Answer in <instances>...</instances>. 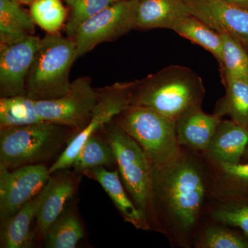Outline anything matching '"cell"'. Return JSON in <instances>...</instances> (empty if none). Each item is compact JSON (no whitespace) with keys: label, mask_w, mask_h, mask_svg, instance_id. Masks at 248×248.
<instances>
[{"label":"cell","mask_w":248,"mask_h":248,"mask_svg":"<svg viewBox=\"0 0 248 248\" xmlns=\"http://www.w3.org/2000/svg\"><path fill=\"white\" fill-rule=\"evenodd\" d=\"M42 122L44 121L37 111L36 100L27 95L0 99V130Z\"/></svg>","instance_id":"cell-24"},{"label":"cell","mask_w":248,"mask_h":248,"mask_svg":"<svg viewBox=\"0 0 248 248\" xmlns=\"http://www.w3.org/2000/svg\"><path fill=\"white\" fill-rule=\"evenodd\" d=\"M132 85L133 81L117 82L97 89V103L89 122L72 138L64 151L49 167L50 174L72 167L77 155L88 139L99 133L122 111L130 107Z\"/></svg>","instance_id":"cell-7"},{"label":"cell","mask_w":248,"mask_h":248,"mask_svg":"<svg viewBox=\"0 0 248 248\" xmlns=\"http://www.w3.org/2000/svg\"><path fill=\"white\" fill-rule=\"evenodd\" d=\"M194 248H248V237L239 230L204 217Z\"/></svg>","instance_id":"cell-22"},{"label":"cell","mask_w":248,"mask_h":248,"mask_svg":"<svg viewBox=\"0 0 248 248\" xmlns=\"http://www.w3.org/2000/svg\"><path fill=\"white\" fill-rule=\"evenodd\" d=\"M114 122L138 142L153 166L168 162L180 150L175 121L151 108L130 106Z\"/></svg>","instance_id":"cell-6"},{"label":"cell","mask_w":248,"mask_h":248,"mask_svg":"<svg viewBox=\"0 0 248 248\" xmlns=\"http://www.w3.org/2000/svg\"><path fill=\"white\" fill-rule=\"evenodd\" d=\"M78 133L48 122L0 130V167L14 170L58 159Z\"/></svg>","instance_id":"cell-3"},{"label":"cell","mask_w":248,"mask_h":248,"mask_svg":"<svg viewBox=\"0 0 248 248\" xmlns=\"http://www.w3.org/2000/svg\"><path fill=\"white\" fill-rule=\"evenodd\" d=\"M192 16L220 34L232 36L248 52V9L224 0H186Z\"/></svg>","instance_id":"cell-12"},{"label":"cell","mask_w":248,"mask_h":248,"mask_svg":"<svg viewBox=\"0 0 248 248\" xmlns=\"http://www.w3.org/2000/svg\"><path fill=\"white\" fill-rule=\"evenodd\" d=\"M76 179L74 173L68 169L50 174L46 184V193L36 217L33 231L35 241L44 240L49 227L63 213L67 202L76 190Z\"/></svg>","instance_id":"cell-13"},{"label":"cell","mask_w":248,"mask_h":248,"mask_svg":"<svg viewBox=\"0 0 248 248\" xmlns=\"http://www.w3.org/2000/svg\"><path fill=\"white\" fill-rule=\"evenodd\" d=\"M116 165L115 156L110 145L100 134L97 133L85 142L72 167L76 172L82 174L86 170L97 166L111 168Z\"/></svg>","instance_id":"cell-26"},{"label":"cell","mask_w":248,"mask_h":248,"mask_svg":"<svg viewBox=\"0 0 248 248\" xmlns=\"http://www.w3.org/2000/svg\"><path fill=\"white\" fill-rule=\"evenodd\" d=\"M223 40L220 71L248 81V52L244 46L228 34H221Z\"/></svg>","instance_id":"cell-29"},{"label":"cell","mask_w":248,"mask_h":248,"mask_svg":"<svg viewBox=\"0 0 248 248\" xmlns=\"http://www.w3.org/2000/svg\"><path fill=\"white\" fill-rule=\"evenodd\" d=\"M46 193V185L16 215L1 222L0 248H30L35 244V237L31 226Z\"/></svg>","instance_id":"cell-18"},{"label":"cell","mask_w":248,"mask_h":248,"mask_svg":"<svg viewBox=\"0 0 248 248\" xmlns=\"http://www.w3.org/2000/svg\"><path fill=\"white\" fill-rule=\"evenodd\" d=\"M223 117L204 112L202 106L190 108L176 121V132L180 146L204 153Z\"/></svg>","instance_id":"cell-15"},{"label":"cell","mask_w":248,"mask_h":248,"mask_svg":"<svg viewBox=\"0 0 248 248\" xmlns=\"http://www.w3.org/2000/svg\"><path fill=\"white\" fill-rule=\"evenodd\" d=\"M226 94L217 102L215 112L248 128V81L221 72Z\"/></svg>","instance_id":"cell-21"},{"label":"cell","mask_w":248,"mask_h":248,"mask_svg":"<svg viewBox=\"0 0 248 248\" xmlns=\"http://www.w3.org/2000/svg\"><path fill=\"white\" fill-rule=\"evenodd\" d=\"M97 100V91L89 77L72 81L68 92L56 99L36 101L44 122L64 125L79 132L89 122Z\"/></svg>","instance_id":"cell-9"},{"label":"cell","mask_w":248,"mask_h":248,"mask_svg":"<svg viewBox=\"0 0 248 248\" xmlns=\"http://www.w3.org/2000/svg\"><path fill=\"white\" fill-rule=\"evenodd\" d=\"M36 24L17 0H0V45H11L34 35Z\"/></svg>","instance_id":"cell-20"},{"label":"cell","mask_w":248,"mask_h":248,"mask_svg":"<svg viewBox=\"0 0 248 248\" xmlns=\"http://www.w3.org/2000/svg\"><path fill=\"white\" fill-rule=\"evenodd\" d=\"M192 16L186 0H140L135 29L172 30L179 21Z\"/></svg>","instance_id":"cell-17"},{"label":"cell","mask_w":248,"mask_h":248,"mask_svg":"<svg viewBox=\"0 0 248 248\" xmlns=\"http://www.w3.org/2000/svg\"><path fill=\"white\" fill-rule=\"evenodd\" d=\"M224 1L248 9V0H224Z\"/></svg>","instance_id":"cell-31"},{"label":"cell","mask_w":248,"mask_h":248,"mask_svg":"<svg viewBox=\"0 0 248 248\" xmlns=\"http://www.w3.org/2000/svg\"><path fill=\"white\" fill-rule=\"evenodd\" d=\"M77 56L73 39L47 33L41 39L27 79L28 97L48 100L64 95L70 87V72Z\"/></svg>","instance_id":"cell-4"},{"label":"cell","mask_w":248,"mask_h":248,"mask_svg":"<svg viewBox=\"0 0 248 248\" xmlns=\"http://www.w3.org/2000/svg\"><path fill=\"white\" fill-rule=\"evenodd\" d=\"M248 146V128L234 121L222 120L203 154L212 162H241Z\"/></svg>","instance_id":"cell-16"},{"label":"cell","mask_w":248,"mask_h":248,"mask_svg":"<svg viewBox=\"0 0 248 248\" xmlns=\"http://www.w3.org/2000/svg\"><path fill=\"white\" fill-rule=\"evenodd\" d=\"M130 1H140V0H130Z\"/></svg>","instance_id":"cell-34"},{"label":"cell","mask_w":248,"mask_h":248,"mask_svg":"<svg viewBox=\"0 0 248 248\" xmlns=\"http://www.w3.org/2000/svg\"><path fill=\"white\" fill-rule=\"evenodd\" d=\"M248 161V146L247 149H246V152H245L244 156H243L242 158V161Z\"/></svg>","instance_id":"cell-33"},{"label":"cell","mask_w":248,"mask_h":248,"mask_svg":"<svg viewBox=\"0 0 248 248\" xmlns=\"http://www.w3.org/2000/svg\"><path fill=\"white\" fill-rule=\"evenodd\" d=\"M205 217L236 228L248 237V198L213 199Z\"/></svg>","instance_id":"cell-27"},{"label":"cell","mask_w":248,"mask_h":248,"mask_svg":"<svg viewBox=\"0 0 248 248\" xmlns=\"http://www.w3.org/2000/svg\"><path fill=\"white\" fill-rule=\"evenodd\" d=\"M21 4H31L34 0H17Z\"/></svg>","instance_id":"cell-32"},{"label":"cell","mask_w":248,"mask_h":248,"mask_svg":"<svg viewBox=\"0 0 248 248\" xmlns=\"http://www.w3.org/2000/svg\"><path fill=\"white\" fill-rule=\"evenodd\" d=\"M172 31L190 42L200 45L216 58L222 60L223 40L221 35L203 21L193 16L184 18L173 27Z\"/></svg>","instance_id":"cell-23"},{"label":"cell","mask_w":248,"mask_h":248,"mask_svg":"<svg viewBox=\"0 0 248 248\" xmlns=\"http://www.w3.org/2000/svg\"><path fill=\"white\" fill-rule=\"evenodd\" d=\"M138 2L119 0L83 23L73 38L78 58L100 44L117 40L135 29Z\"/></svg>","instance_id":"cell-8"},{"label":"cell","mask_w":248,"mask_h":248,"mask_svg":"<svg viewBox=\"0 0 248 248\" xmlns=\"http://www.w3.org/2000/svg\"><path fill=\"white\" fill-rule=\"evenodd\" d=\"M40 41L32 35L16 43L0 45L1 97L27 95V79Z\"/></svg>","instance_id":"cell-11"},{"label":"cell","mask_w":248,"mask_h":248,"mask_svg":"<svg viewBox=\"0 0 248 248\" xmlns=\"http://www.w3.org/2000/svg\"><path fill=\"white\" fill-rule=\"evenodd\" d=\"M213 164L203 153L181 146L168 162L153 166L152 231L172 248H192L213 200Z\"/></svg>","instance_id":"cell-1"},{"label":"cell","mask_w":248,"mask_h":248,"mask_svg":"<svg viewBox=\"0 0 248 248\" xmlns=\"http://www.w3.org/2000/svg\"><path fill=\"white\" fill-rule=\"evenodd\" d=\"M69 9L65 25L67 37L73 38L78 28L99 12L119 0H63Z\"/></svg>","instance_id":"cell-30"},{"label":"cell","mask_w":248,"mask_h":248,"mask_svg":"<svg viewBox=\"0 0 248 248\" xmlns=\"http://www.w3.org/2000/svg\"><path fill=\"white\" fill-rule=\"evenodd\" d=\"M82 174L100 184L120 212L124 221L130 223L136 229L151 231L146 217L139 210L125 190L118 170L110 171L104 166H97L86 170Z\"/></svg>","instance_id":"cell-14"},{"label":"cell","mask_w":248,"mask_h":248,"mask_svg":"<svg viewBox=\"0 0 248 248\" xmlns=\"http://www.w3.org/2000/svg\"><path fill=\"white\" fill-rule=\"evenodd\" d=\"M84 237V228L79 218L68 211L63 212L49 227L44 241L47 248H75Z\"/></svg>","instance_id":"cell-25"},{"label":"cell","mask_w":248,"mask_h":248,"mask_svg":"<svg viewBox=\"0 0 248 248\" xmlns=\"http://www.w3.org/2000/svg\"><path fill=\"white\" fill-rule=\"evenodd\" d=\"M50 177L46 164L14 170L0 167V221L9 219L40 194Z\"/></svg>","instance_id":"cell-10"},{"label":"cell","mask_w":248,"mask_h":248,"mask_svg":"<svg viewBox=\"0 0 248 248\" xmlns=\"http://www.w3.org/2000/svg\"><path fill=\"white\" fill-rule=\"evenodd\" d=\"M212 164L215 173L213 199L248 198V161L237 164Z\"/></svg>","instance_id":"cell-19"},{"label":"cell","mask_w":248,"mask_h":248,"mask_svg":"<svg viewBox=\"0 0 248 248\" xmlns=\"http://www.w3.org/2000/svg\"><path fill=\"white\" fill-rule=\"evenodd\" d=\"M110 145L117 170L131 200L153 227V166L148 156L128 134L114 122L99 132Z\"/></svg>","instance_id":"cell-5"},{"label":"cell","mask_w":248,"mask_h":248,"mask_svg":"<svg viewBox=\"0 0 248 248\" xmlns=\"http://www.w3.org/2000/svg\"><path fill=\"white\" fill-rule=\"evenodd\" d=\"M205 94L203 80L197 73L171 65L133 81L130 106L151 108L176 122L190 108L202 106Z\"/></svg>","instance_id":"cell-2"},{"label":"cell","mask_w":248,"mask_h":248,"mask_svg":"<svg viewBox=\"0 0 248 248\" xmlns=\"http://www.w3.org/2000/svg\"><path fill=\"white\" fill-rule=\"evenodd\" d=\"M30 14L36 25L47 33H58L68 16V10L62 0H34L31 4Z\"/></svg>","instance_id":"cell-28"}]
</instances>
